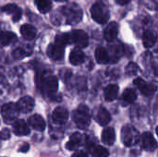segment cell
I'll list each match as a JSON object with an SVG mask.
<instances>
[{
	"label": "cell",
	"instance_id": "1",
	"mask_svg": "<svg viewBox=\"0 0 158 157\" xmlns=\"http://www.w3.org/2000/svg\"><path fill=\"white\" fill-rule=\"evenodd\" d=\"M39 87L43 91L44 94L49 97H53L58 88L57 79L51 73H44L40 78Z\"/></svg>",
	"mask_w": 158,
	"mask_h": 157
},
{
	"label": "cell",
	"instance_id": "2",
	"mask_svg": "<svg viewBox=\"0 0 158 157\" xmlns=\"http://www.w3.org/2000/svg\"><path fill=\"white\" fill-rule=\"evenodd\" d=\"M73 120L77 125V127L80 129L83 130L89 127L91 122L89 108L84 105H81L73 113Z\"/></svg>",
	"mask_w": 158,
	"mask_h": 157
},
{
	"label": "cell",
	"instance_id": "3",
	"mask_svg": "<svg viewBox=\"0 0 158 157\" xmlns=\"http://www.w3.org/2000/svg\"><path fill=\"white\" fill-rule=\"evenodd\" d=\"M61 11L69 24H77L82 19V11L80 6L75 4L63 6Z\"/></svg>",
	"mask_w": 158,
	"mask_h": 157
},
{
	"label": "cell",
	"instance_id": "4",
	"mask_svg": "<svg viewBox=\"0 0 158 157\" xmlns=\"http://www.w3.org/2000/svg\"><path fill=\"white\" fill-rule=\"evenodd\" d=\"M91 15L94 21L100 24H105L109 19V10L102 3H95L91 7Z\"/></svg>",
	"mask_w": 158,
	"mask_h": 157
},
{
	"label": "cell",
	"instance_id": "5",
	"mask_svg": "<svg viewBox=\"0 0 158 157\" xmlns=\"http://www.w3.org/2000/svg\"><path fill=\"white\" fill-rule=\"evenodd\" d=\"M121 140L127 147H131L139 141L138 131L132 126L126 125L121 130Z\"/></svg>",
	"mask_w": 158,
	"mask_h": 157
},
{
	"label": "cell",
	"instance_id": "6",
	"mask_svg": "<svg viewBox=\"0 0 158 157\" xmlns=\"http://www.w3.org/2000/svg\"><path fill=\"white\" fill-rule=\"evenodd\" d=\"M19 111L17 107V105L13 103H8V104L4 105L1 109L3 119L7 124H12L16 121L19 116Z\"/></svg>",
	"mask_w": 158,
	"mask_h": 157
},
{
	"label": "cell",
	"instance_id": "7",
	"mask_svg": "<svg viewBox=\"0 0 158 157\" xmlns=\"http://www.w3.org/2000/svg\"><path fill=\"white\" fill-rule=\"evenodd\" d=\"M134 84L138 87V89L140 90V92L143 95H145V96H151V95H153L156 92V90H157L156 85H155L154 83L147 82V81H143L141 78H137L134 81Z\"/></svg>",
	"mask_w": 158,
	"mask_h": 157
},
{
	"label": "cell",
	"instance_id": "8",
	"mask_svg": "<svg viewBox=\"0 0 158 157\" xmlns=\"http://www.w3.org/2000/svg\"><path fill=\"white\" fill-rule=\"evenodd\" d=\"M72 35V43L79 48H84L89 43V38L85 31L82 30H75L71 32Z\"/></svg>",
	"mask_w": 158,
	"mask_h": 157
},
{
	"label": "cell",
	"instance_id": "9",
	"mask_svg": "<svg viewBox=\"0 0 158 157\" xmlns=\"http://www.w3.org/2000/svg\"><path fill=\"white\" fill-rule=\"evenodd\" d=\"M141 144L142 147L148 152H153L157 148V143L156 141V139L154 138V136L152 135V133L150 132H144L142 136H141Z\"/></svg>",
	"mask_w": 158,
	"mask_h": 157
},
{
	"label": "cell",
	"instance_id": "10",
	"mask_svg": "<svg viewBox=\"0 0 158 157\" xmlns=\"http://www.w3.org/2000/svg\"><path fill=\"white\" fill-rule=\"evenodd\" d=\"M47 55L53 60L59 61L64 56V46H62L56 43H51L47 47Z\"/></svg>",
	"mask_w": 158,
	"mask_h": 157
},
{
	"label": "cell",
	"instance_id": "11",
	"mask_svg": "<svg viewBox=\"0 0 158 157\" xmlns=\"http://www.w3.org/2000/svg\"><path fill=\"white\" fill-rule=\"evenodd\" d=\"M17 107L19 112L29 113L34 107V100L31 96H24L19 100L17 103Z\"/></svg>",
	"mask_w": 158,
	"mask_h": 157
},
{
	"label": "cell",
	"instance_id": "12",
	"mask_svg": "<svg viewBox=\"0 0 158 157\" xmlns=\"http://www.w3.org/2000/svg\"><path fill=\"white\" fill-rule=\"evenodd\" d=\"M52 118L53 121L56 124H64L67 122L69 118V112L65 107L62 106L56 107L53 112Z\"/></svg>",
	"mask_w": 158,
	"mask_h": 157
},
{
	"label": "cell",
	"instance_id": "13",
	"mask_svg": "<svg viewBox=\"0 0 158 157\" xmlns=\"http://www.w3.org/2000/svg\"><path fill=\"white\" fill-rule=\"evenodd\" d=\"M94 118L97 121V123L101 126H106L110 120H111V116L109 112L105 108V107H99L94 114Z\"/></svg>",
	"mask_w": 158,
	"mask_h": 157
},
{
	"label": "cell",
	"instance_id": "14",
	"mask_svg": "<svg viewBox=\"0 0 158 157\" xmlns=\"http://www.w3.org/2000/svg\"><path fill=\"white\" fill-rule=\"evenodd\" d=\"M118 33V25L117 22L112 21L105 29L104 37L107 42H112L117 38Z\"/></svg>",
	"mask_w": 158,
	"mask_h": 157
},
{
	"label": "cell",
	"instance_id": "15",
	"mask_svg": "<svg viewBox=\"0 0 158 157\" xmlns=\"http://www.w3.org/2000/svg\"><path fill=\"white\" fill-rule=\"evenodd\" d=\"M2 10L5 13L10 15L12 17L13 21H19L21 18V15H22L21 9L17 5H14V4H8V5L4 6Z\"/></svg>",
	"mask_w": 158,
	"mask_h": 157
},
{
	"label": "cell",
	"instance_id": "16",
	"mask_svg": "<svg viewBox=\"0 0 158 157\" xmlns=\"http://www.w3.org/2000/svg\"><path fill=\"white\" fill-rule=\"evenodd\" d=\"M13 132L17 136H26L30 134V128L24 120L19 119L14 122Z\"/></svg>",
	"mask_w": 158,
	"mask_h": 157
},
{
	"label": "cell",
	"instance_id": "17",
	"mask_svg": "<svg viewBox=\"0 0 158 157\" xmlns=\"http://www.w3.org/2000/svg\"><path fill=\"white\" fill-rule=\"evenodd\" d=\"M81 142L82 135L79 132H75L70 136L69 141L66 143V149H68L69 151H75L81 146Z\"/></svg>",
	"mask_w": 158,
	"mask_h": 157
},
{
	"label": "cell",
	"instance_id": "18",
	"mask_svg": "<svg viewBox=\"0 0 158 157\" xmlns=\"http://www.w3.org/2000/svg\"><path fill=\"white\" fill-rule=\"evenodd\" d=\"M30 126L36 130L43 131L45 129V121L40 115H33L28 120Z\"/></svg>",
	"mask_w": 158,
	"mask_h": 157
},
{
	"label": "cell",
	"instance_id": "19",
	"mask_svg": "<svg viewBox=\"0 0 158 157\" xmlns=\"http://www.w3.org/2000/svg\"><path fill=\"white\" fill-rule=\"evenodd\" d=\"M116 141V132L113 128H106L102 132V142L106 145H113Z\"/></svg>",
	"mask_w": 158,
	"mask_h": 157
},
{
	"label": "cell",
	"instance_id": "20",
	"mask_svg": "<svg viewBox=\"0 0 158 157\" xmlns=\"http://www.w3.org/2000/svg\"><path fill=\"white\" fill-rule=\"evenodd\" d=\"M157 41V35L154 31H146L143 33V43L144 47L146 48H151L155 45V43Z\"/></svg>",
	"mask_w": 158,
	"mask_h": 157
},
{
	"label": "cell",
	"instance_id": "21",
	"mask_svg": "<svg viewBox=\"0 0 158 157\" xmlns=\"http://www.w3.org/2000/svg\"><path fill=\"white\" fill-rule=\"evenodd\" d=\"M85 55L84 53L80 49H74L71 51L69 55V61L74 66H79L84 62Z\"/></svg>",
	"mask_w": 158,
	"mask_h": 157
},
{
	"label": "cell",
	"instance_id": "22",
	"mask_svg": "<svg viewBox=\"0 0 158 157\" xmlns=\"http://www.w3.org/2000/svg\"><path fill=\"white\" fill-rule=\"evenodd\" d=\"M136 98H137V94H136L134 90L126 89L124 91V93H122V96H121V104L124 106L129 105L134 103Z\"/></svg>",
	"mask_w": 158,
	"mask_h": 157
},
{
	"label": "cell",
	"instance_id": "23",
	"mask_svg": "<svg viewBox=\"0 0 158 157\" xmlns=\"http://www.w3.org/2000/svg\"><path fill=\"white\" fill-rule=\"evenodd\" d=\"M17 40L15 33L11 31H1L0 32V45L7 46Z\"/></svg>",
	"mask_w": 158,
	"mask_h": 157
},
{
	"label": "cell",
	"instance_id": "24",
	"mask_svg": "<svg viewBox=\"0 0 158 157\" xmlns=\"http://www.w3.org/2000/svg\"><path fill=\"white\" fill-rule=\"evenodd\" d=\"M104 94H105V98L106 101H108V102L114 101L118 97V86L116 84L108 85L105 89Z\"/></svg>",
	"mask_w": 158,
	"mask_h": 157
},
{
	"label": "cell",
	"instance_id": "25",
	"mask_svg": "<svg viewBox=\"0 0 158 157\" xmlns=\"http://www.w3.org/2000/svg\"><path fill=\"white\" fill-rule=\"evenodd\" d=\"M20 33L26 40H32L36 35V29L31 25L25 24L20 27Z\"/></svg>",
	"mask_w": 158,
	"mask_h": 157
},
{
	"label": "cell",
	"instance_id": "26",
	"mask_svg": "<svg viewBox=\"0 0 158 157\" xmlns=\"http://www.w3.org/2000/svg\"><path fill=\"white\" fill-rule=\"evenodd\" d=\"M95 59L99 64H106L109 62V55L104 47H98L95 50Z\"/></svg>",
	"mask_w": 158,
	"mask_h": 157
},
{
	"label": "cell",
	"instance_id": "27",
	"mask_svg": "<svg viewBox=\"0 0 158 157\" xmlns=\"http://www.w3.org/2000/svg\"><path fill=\"white\" fill-rule=\"evenodd\" d=\"M91 153H92V156L93 157H108L109 156V153L108 151L100 145H91L90 147Z\"/></svg>",
	"mask_w": 158,
	"mask_h": 157
},
{
	"label": "cell",
	"instance_id": "28",
	"mask_svg": "<svg viewBox=\"0 0 158 157\" xmlns=\"http://www.w3.org/2000/svg\"><path fill=\"white\" fill-rule=\"evenodd\" d=\"M38 10L41 13H47L52 8L51 0H34Z\"/></svg>",
	"mask_w": 158,
	"mask_h": 157
},
{
	"label": "cell",
	"instance_id": "29",
	"mask_svg": "<svg viewBox=\"0 0 158 157\" xmlns=\"http://www.w3.org/2000/svg\"><path fill=\"white\" fill-rule=\"evenodd\" d=\"M56 43L64 46L72 43V35L71 33H62L56 37Z\"/></svg>",
	"mask_w": 158,
	"mask_h": 157
},
{
	"label": "cell",
	"instance_id": "30",
	"mask_svg": "<svg viewBox=\"0 0 158 157\" xmlns=\"http://www.w3.org/2000/svg\"><path fill=\"white\" fill-rule=\"evenodd\" d=\"M138 71V66L134 63H130L126 68V73L130 76L135 75Z\"/></svg>",
	"mask_w": 158,
	"mask_h": 157
},
{
	"label": "cell",
	"instance_id": "31",
	"mask_svg": "<svg viewBox=\"0 0 158 157\" xmlns=\"http://www.w3.org/2000/svg\"><path fill=\"white\" fill-rule=\"evenodd\" d=\"M0 138L2 140H8L10 138V131L8 129H4L0 132Z\"/></svg>",
	"mask_w": 158,
	"mask_h": 157
},
{
	"label": "cell",
	"instance_id": "32",
	"mask_svg": "<svg viewBox=\"0 0 158 157\" xmlns=\"http://www.w3.org/2000/svg\"><path fill=\"white\" fill-rule=\"evenodd\" d=\"M30 149V145L28 143H23V145L20 146V148L19 149V153H27Z\"/></svg>",
	"mask_w": 158,
	"mask_h": 157
},
{
	"label": "cell",
	"instance_id": "33",
	"mask_svg": "<svg viewBox=\"0 0 158 157\" xmlns=\"http://www.w3.org/2000/svg\"><path fill=\"white\" fill-rule=\"evenodd\" d=\"M71 157H88V155L83 151H77L76 153L72 155Z\"/></svg>",
	"mask_w": 158,
	"mask_h": 157
},
{
	"label": "cell",
	"instance_id": "34",
	"mask_svg": "<svg viewBox=\"0 0 158 157\" xmlns=\"http://www.w3.org/2000/svg\"><path fill=\"white\" fill-rule=\"evenodd\" d=\"M116 1H117V3H118L119 5H126V4H128V3L131 2V0H116Z\"/></svg>",
	"mask_w": 158,
	"mask_h": 157
},
{
	"label": "cell",
	"instance_id": "35",
	"mask_svg": "<svg viewBox=\"0 0 158 157\" xmlns=\"http://www.w3.org/2000/svg\"><path fill=\"white\" fill-rule=\"evenodd\" d=\"M156 134H157V136H158V127L156 128Z\"/></svg>",
	"mask_w": 158,
	"mask_h": 157
},
{
	"label": "cell",
	"instance_id": "36",
	"mask_svg": "<svg viewBox=\"0 0 158 157\" xmlns=\"http://www.w3.org/2000/svg\"><path fill=\"white\" fill-rule=\"evenodd\" d=\"M56 1H60L61 2V1H66V0H56Z\"/></svg>",
	"mask_w": 158,
	"mask_h": 157
}]
</instances>
